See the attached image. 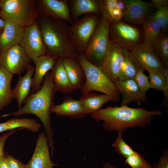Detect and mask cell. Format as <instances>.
<instances>
[{
    "label": "cell",
    "mask_w": 168,
    "mask_h": 168,
    "mask_svg": "<svg viewBox=\"0 0 168 168\" xmlns=\"http://www.w3.org/2000/svg\"><path fill=\"white\" fill-rule=\"evenodd\" d=\"M162 114V111L156 110L149 111L143 107L133 108L124 105L108 106L90 115L97 122L103 121L102 126L105 130L123 133L128 128H145L151 123L154 116Z\"/></svg>",
    "instance_id": "obj_1"
},
{
    "label": "cell",
    "mask_w": 168,
    "mask_h": 168,
    "mask_svg": "<svg viewBox=\"0 0 168 168\" xmlns=\"http://www.w3.org/2000/svg\"><path fill=\"white\" fill-rule=\"evenodd\" d=\"M43 82V85L40 89L35 93H31L25 101L24 105L20 109L1 117L11 115L18 117L29 114L36 115L43 124L51 149V155H53L54 151L53 138L54 132L50 114L52 113L51 110L55 105L53 100L55 93L50 72H48L45 75Z\"/></svg>",
    "instance_id": "obj_2"
},
{
    "label": "cell",
    "mask_w": 168,
    "mask_h": 168,
    "mask_svg": "<svg viewBox=\"0 0 168 168\" xmlns=\"http://www.w3.org/2000/svg\"><path fill=\"white\" fill-rule=\"evenodd\" d=\"M36 22L45 46V54L57 59H77L78 54L70 40L68 23L39 14Z\"/></svg>",
    "instance_id": "obj_3"
},
{
    "label": "cell",
    "mask_w": 168,
    "mask_h": 168,
    "mask_svg": "<svg viewBox=\"0 0 168 168\" xmlns=\"http://www.w3.org/2000/svg\"><path fill=\"white\" fill-rule=\"evenodd\" d=\"M77 59L85 75V83L81 89L82 93L100 92L110 96L112 101H118L120 97L119 91L114 83L109 79L100 68L91 63L83 55L78 54Z\"/></svg>",
    "instance_id": "obj_4"
},
{
    "label": "cell",
    "mask_w": 168,
    "mask_h": 168,
    "mask_svg": "<svg viewBox=\"0 0 168 168\" xmlns=\"http://www.w3.org/2000/svg\"><path fill=\"white\" fill-rule=\"evenodd\" d=\"M39 13L35 0H1L0 18L24 28L33 24Z\"/></svg>",
    "instance_id": "obj_5"
},
{
    "label": "cell",
    "mask_w": 168,
    "mask_h": 168,
    "mask_svg": "<svg viewBox=\"0 0 168 168\" xmlns=\"http://www.w3.org/2000/svg\"><path fill=\"white\" fill-rule=\"evenodd\" d=\"M101 17L96 14H86L70 25L69 38L78 54L84 56L90 39Z\"/></svg>",
    "instance_id": "obj_6"
},
{
    "label": "cell",
    "mask_w": 168,
    "mask_h": 168,
    "mask_svg": "<svg viewBox=\"0 0 168 168\" xmlns=\"http://www.w3.org/2000/svg\"><path fill=\"white\" fill-rule=\"evenodd\" d=\"M110 25L109 21L101 16L84 55L89 62L100 67L102 65L110 40Z\"/></svg>",
    "instance_id": "obj_7"
},
{
    "label": "cell",
    "mask_w": 168,
    "mask_h": 168,
    "mask_svg": "<svg viewBox=\"0 0 168 168\" xmlns=\"http://www.w3.org/2000/svg\"><path fill=\"white\" fill-rule=\"evenodd\" d=\"M109 36L110 40L128 50L139 44L141 39L140 33L138 29L121 21L110 23Z\"/></svg>",
    "instance_id": "obj_8"
},
{
    "label": "cell",
    "mask_w": 168,
    "mask_h": 168,
    "mask_svg": "<svg viewBox=\"0 0 168 168\" xmlns=\"http://www.w3.org/2000/svg\"><path fill=\"white\" fill-rule=\"evenodd\" d=\"M31 61L20 44L0 53V66L14 75H20L24 72Z\"/></svg>",
    "instance_id": "obj_9"
},
{
    "label": "cell",
    "mask_w": 168,
    "mask_h": 168,
    "mask_svg": "<svg viewBox=\"0 0 168 168\" xmlns=\"http://www.w3.org/2000/svg\"><path fill=\"white\" fill-rule=\"evenodd\" d=\"M123 48L109 40L108 47L100 67L106 76L114 83L118 79L123 61Z\"/></svg>",
    "instance_id": "obj_10"
},
{
    "label": "cell",
    "mask_w": 168,
    "mask_h": 168,
    "mask_svg": "<svg viewBox=\"0 0 168 168\" xmlns=\"http://www.w3.org/2000/svg\"><path fill=\"white\" fill-rule=\"evenodd\" d=\"M20 45L25 50L32 61L45 54V46L36 22L24 28V33Z\"/></svg>",
    "instance_id": "obj_11"
},
{
    "label": "cell",
    "mask_w": 168,
    "mask_h": 168,
    "mask_svg": "<svg viewBox=\"0 0 168 168\" xmlns=\"http://www.w3.org/2000/svg\"><path fill=\"white\" fill-rule=\"evenodd\" d=\"M129 51L145 70H150L164 75L168 72V68H166L154 49L142 44L136 45Z\"/></svg>",
    "instance_id": "obj_12"
},
{
    "label": "cell",
    "mask_w": 168,
    "mask_h": 168,
    "mask_svg": "<svg viewBox=\"0 0 168 168\" xmlns=\"http://www.w3.org/2000/svg\"><path fill=\"white\" fill-rule=\"evenodd\" d=\"M37 11L41 14L58 18L68 23H73L68 0H35Z\"/></svg>",
    "instance_id": "obj_13"
},
{
    "label": "cell",
    "mask_w": 168,
    "mask_h": 168,
    "mask_svg": "<svg viewBox=\"0 0 168 168\" xmlns=\"http://www.w3.org/2000/svg\"><path fill=\"white\" fill-rule=\"evenodd\" d=\"M48 141L44 132L38 135L35 148L29 162L24 168H53L58 165L50 158Z\"/></svg>",
    "instance_id": "obj_14"
},
{
    "label": "cell",
    "mask_w": 168,
    "mask_h": 168,
    "mask_svg": "<svg viewBox=\"0 0 168 168\" xmlns=\"http://www.w3.org/2000/svg\"><path fill=\"white\" fill-rule=\"evenodd\" d=\"M114 83L122 95L121 105H127L131 102L137 103L139 105L142 102L148 103L146 92L140 88L134 79H117Z\"/></svg>",
    "instance_id": "obj_15"
},
{
    "label": "cell",
    "mask_w": 168,
    "mask_h": 168,
    "mask_svg": "<svg viewBox=\"0 0 168 168\" xmlns=\"http://www.w3.org/2000/svg\"><path fill=\"white\" fill-rule=\"evenodd\" d=\"M152 6L151 2L140 0H125V12L124 18L134 24L142 23L148 19Z\"/></svg>",
    "instance_id": "obj_16"
},
{
    "label": "cell",
    "mask_w": 168,
    "mask_h": 168,
    "mask_svg": "<svg viewBox=\"0 0 168 168\" xmlns=\"http://www.w3.org/2000/svg\"><path fill=\"white\" fill-rule=\"evenodd\" d=\"M50 72L55 93L68 95L74 90L68 77L63 60L57 59Z\"/></svg>",
    "instance_id": "obj_17"
},
{
    "label": "cell",
    "mask_w": 168,
    "mask_h": 168,
    "mask_svg": "<svg viewBox=\"0 0 168 168\" xmlns=\"http://www.w3.org/2000/svg\"><path fill=\"white\" fill-rule=\"evenodd\" d=\"M57 60L45 54L32 61L35 65V70L32 78L31 93H35L40 89L45 76L52 69Z\"/></svg>",
    "instance_id": "obj_18"
},
{
    "label": "cell",
    "mask_w": 168,
    "mask_h": 168,
    "mask_svg": "<svg viewBox=\"0 0 168 168\" xmlns=\"http://www.w3.org/2000/svg\"><path fill=\"white\" fill-rule=\"evenodd\" d=\"M102 0H68L71 20L73 23L82 15L88 14H101Z\"/></svg>",
    "instance_id": "obj_19"
},
{
    "label": "cell",
    "mask_w": 168,
    "mask_h": 168,
    "mask_svg": "<svg viewBox=\"0 0 168 168\" xmlns=\"http://www.w3.org/2000/svg\"><path fill=\"white\" fill-rule=\"evenodd\" d=\"M58 116H66L74 119L84 117L86 114L79 100L67 96L61 104L55 105L51 110Z\"/></svg>",
    "instance_id": "obj_20"
},
{
    "label": "cell",
    "mask_w": 168,
    "mask_h": 168,
    "mask_svg": "<svg viewBox=\"0 0 168 168\" xmlns=\"http://www.w3.org/2000/svg\"><path fill=\"white\" fill-rule=\"evenodd\" d=\"M35 66L30 65L24 75L20 76L15 87L12 89L13 99L17 101L18 110L30 95L31 90L32 76L35 72Z\"/></svg>",
    "instance_id": "obj_21"
},
{
    "label": "cell",
    "mask_w": 168,
    "mask_h": 168,
    "mask_svg": "<svg viewBox=\"0 0 168 168\" xmlns=\"http://www.w3.org/2000/svg\"><path fill=\"white\" fill-rule=\"evenodd\" d=\"M24 33V28L5 21L4 29L0 34V53L20 45Z\"/></svg>",
    "instance_id": "obj_22"
},
{
    "label": "cell",
    "mask_w": 168,
    "mask_h": 168,
    "mask_svg": "<svg viewBox=\"0 0 168 168\" xmlns=\"http://www.w3.org/2000/svg\"><path fill=\"white\" fill-rule=\"evenodd\" d=\"M125 12V0H102L101 14L110 23L121 21Z\"/></svg>",
    "instance_id": "obj_23"
},
{
    "label": "cell",
    "mask_w": 168,
    "mask_h": 168,
    "mask_svg": "<svg viewBox=\"0 0 168 168\" xmlns=\"http://www.w3.org/2000/svg\"><path fill=\"white\" fill-rule=\"evenodd\" d=\"M70 82L74 90L81 89L85 81L84 70L76 58H68L63 60Z\"/></svg>",
    "instance_id": "obj_24"
},
{
    "label": "cell",
    "mask_w": 168,
    "mask_h": 168,
    "mask_svg": "<svg viewBox=\"0 0 168 168\" xmlns=\"http://www.w3.org/2000/svg\"><path fill=\"white\" fill-rule=\"evenodd\" d=\"M123 61L118 79H134L140 71L145 69L129 50L123 49Z\"/></svg>",
    "instance_id": "obj_25"
},
{
    "label": "cell",
    "mask_w": 168,
    "mask_h": 168,
    "mask_svg": "<svg viewBox=\"0 0 168 168\" xmlns=\"http://www.w3.org/2000/svg\"><path fill=\"white\" fill-rule=\"evenodd\" d=\"M86 114H91L101 109L105 103L111 101L109 96L104 94H98L90 91L83 94L79 100Z\"/></svg>",
    "instance_id": "obj_26"
},
{
    "label": "cell",
    "mask_w": 168,
    "mask_h": 168,
    "mask_svg": "<svg viewBox=\"0 0 168 168\" xmlns=\"http://www.w3.org/2000/svg\"><path fill=\"white\" fill-rule=\"evenodd\" d=\"M13 75L0 66V111L12 102L13 98L11 83Z\"/></svg>",
    "instance_id": "obj_27"
},
{
    "label": "cell",
    "mask_w": 168,
    "mask_h": 168,
    "mask_svg": "<svg viewBox=\"0 0 168 168\" xmlns=\"http://www.w3.org/2000/svg\"><path fill=\"white\" fill-rule=\"evenodd\" d=\"M41 125L33 119L13 118L0 123V133L4 132L17 129H26L33 132H38Z\"/></svg>",
    "instance_id": "obj_28"
},
{
    "label": "cell",
    "mask_w": 168,
    "mask_h": 168,
    "mask_svg": "<svg viewBox=\"0 0 168 168\" xmlns=\"http://www.w3.org/2000/svg\"><path fill=\"white\" fill-rule=\"evenodd\" d=\"M142 24L144 35L143 44L154 49V44L161 33V29L155 21L149 18L145 20Z\"/></svg>",
    "instance_id": "obj_29"
},
{
    "label": "cell",
    "mask_w": 168,
    "mask_h": 168,
    "mask_svg": "<svg viewBox=\"0 0 168 168\" xmlns=\"http://www.w3.org/2000/svg\"><path fill=\"white\" fill-rule=\"evenodd\" d=\"M154 50L163 63L168 68V36L164 33H161L154 46Z\"/></svg>",
    "instance_id": "obj_30"
},
{
    "label": "cell",
    "mask_w": 168,
    "mask_h": 168,
    "mask_svg": "<svg viewBox=\"0 0 168 168\" xmlns=\"http://www.w3.org/2000/svg\"><path fill=\"white\" fill-rule=\"evenodd\" d=\"M149 74V80L151 88L155 90L163 91L168 86V72L163 73L147 70Z\"/></svg>",
    "instance_id": "obj_31"
},
{
    "label": "cell",
    "mask_w": 168,
    "mask_h": 168,
    "mask_svg": "<svg viewBox=\"0 0 168 168\" xmlns=\"http://www.w3.org/2000/svg\"><path fill=\"white\" fill-rule=\"evenodd\" d=\"M123 133L121 132H118L117 137L112 143V146L115 148L116 151L119 155L126 158L134 154L137 152L134 151L124 140Z\"/></svg>",
    "instance_id": "obj_32"
},
{
    "label": "cell",
    "mask_w": 168,
    "mask_h": 168,
    "mask_svg": "<svg viewBox=\"0 0 168 168\" xmlns=\"http://www.w3.org/2000/svg\"><path fill=\"white\" fill-rule=\"evenodd\" d=\"M124 163L131 168H152V165L137 152L126 158Z\"/></svg>",
    "instance_id": "obj_33"
},
{
    "label": "cell",
    "mask_w": 168,
    "mask_h": 168,
    "mask_svg": "<svg viewBox=\"0 0 168 168\" xmlns=\"http://www.w3.org/2000/svg\"><path fill=\"white\" fill-rule=\"evenodd\" d=\"M149 18L155 21L159 25L161 30H165L168 25V7L167 6L157 9Z\"/></svg>",
    "instance_id": "obj_34"
},
{
    "label": "cell",
    "mask_w": 168,
    "mask_h": 168,
    "mask_svg": "<svg viewBox=\"0 0 168 168\" xmlns=\"http://www.w3.org/2000/svg\"><path fill=\"white\" fill-rule=\"evenodd\" d=\"M143 71L138 72L134 78L140 88L145 92L151 88L149 77L146 75Z\"/></svg>",
    "instance_id": "obj_35"
},
{
    "label": "cell",
    "mask_w": 168,
    "mask_h": 168,
    "mask_svg": "<svg viewBox=\"0 0 168 168\" xmlns=\"http://www.w3.org/2000/svg\"><path fill=\"white\" fill-rule=\"evenodd\" d=\"M6 158L8 168H24L25 164L7 152Z\"/></svg>",
    "instance_id": "obj_36"
},
{
    "label": "cell",
    "mask_w": 168,
    "mask_h": 168,
    "mask_svg": "<svg viewBox=\"0 0 168 168\" xmlns=\"http://www.w3.org/2000/svg\"><path fill=\"white\" fill-rule=\"evenodd\" d=\"M21 129H22L18 128L11 130L0 136V159L4 154V147L7 139L13 133Z\"/></svg>",
    "instance_id": "obj_37"
},
{
    "label": "cell",
    "mask_w": 168,
    "mask_h": 168,
    "mask_svg": "<svg viewBox=\"0 0 168 168\" xmlns=\"http://www.w3.org/2000/svg\"><path fill=\"white\" fill-rule=\"evenodd\" d=\"M152 168H168V150L166 149L159 160L152 165Z\"/></svg>",
    "instance_id": "obj_38"
},
{
    "label": "cell",
    "mask_w": 168,
    "mask_h": 168,
    "mask_svg": "<svg viewBox=\"0 0 168 168\" xmlns=\"http://www.w3.org/2000/svg\"><path fill=\"white\" fill-rule=\"evenodd\" d=\"M151 3L153 6L157 9L167 6L168 3V0H152Z\"/></svg>",
    "instance_id": "obj_39"
},
{
    "label": "cell",
    "mask_w": 168,
    "mask_h": 168,
    "mask_svg": "<svg viewBox=\"0 0 168 168\" xmlns=\"http://www.w3.org/2000/svg\"><path fill=\"white\" fill-rule=\"evenodd\" d=\"M0 168H8L6 158V152L0 159Z\"/></svg>",
    "instance_id": "obj_40"
},
{
    "label": "cell",
    "mask_w": 168,
    "mask_h": 168,
    "mask_svg": "<svg viewBox=\"0 0 168 168\" xmlns=\"http://www.w3.org/2000/svg\"><path fill=\"white\" fill-rule=\"evenodd\" d=\"M5 25V21L0 18V34L3 31Z\"/></svg>",
    "instance_id": "obj_41"
},
{
    "label": "cell",
    "mask_w": 168,
    "mask_h": 168,
    "mask_svg": "<svg viewBox=\"0 0 168 168\" xmlns=\"http://www.w3.org/2000/svg\"><path fill=\"white\" fill-rule=\"evenodd\" d=\"M103 168H118L115 166L111 164L109 162L105 163L103 165Z\"/></svg>",
    "instance_id": "obj_42"
},
{
    "label": "cell",
    "mask_w": 168,
    "mask_h": 168,
    "mask_svg": "<svg viewBox=\"0 0 168 168\" xmlns=\"http://www.w3.org/2000/svg\"><path fill=\"white\" fill-rule=\"evenodd\" d=\"M1 0H0V12L1 9Z\"/></svg>",
    "instance_id": "obj_43"
}]
</instances>
